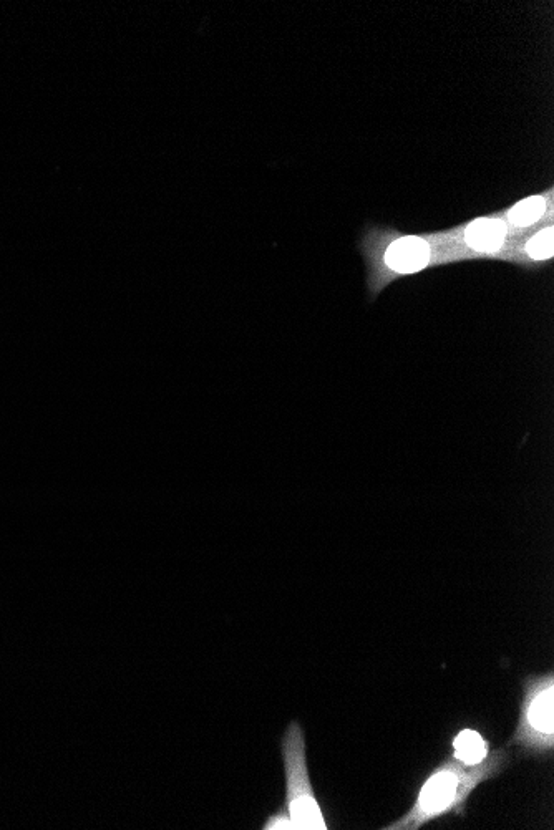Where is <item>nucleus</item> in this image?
I'll return each instance as SVG.
<instances>
[{
    "label": "nucleus",
    "instance_id": "nucleus-8",
    "mask_svg": "<svg viewBox=\"0 0 554 830\" xmlns=\"http://www.w3.org/2000/svg\"><path fill=\"white\" fill-rule=\"evenodd\" d=\"M526 252L530 254L533 259L538 261H545L551 259L554 252V234L553 229L548 227L545 231H540L535 236L531 237L528 244H526Z\"/></svg>",
    "mask_w": 554,
    "mask_h": 830
},
{
    "label": "nucleus",
    "instance_id": "nucleus-1",
    "mask_svg": "<svg viewBox=\"0 0 554 830\" xmlns=\"http://www.w3.org/2000/svg\"><path fill=\"white\" fill-rule=\"evenodd\" d=\"M508 759V753L503 749L490 751L488 758L477 766H465L457 759H448L425 781L414 807L384 829L417 830L448 814L463 816L468 797L480 784L498 776L508 766Z\"/></svg>",
    "mask_w": 554,
    "mask_h": 830
},
{
    "label": "nucleus",
    "instance_id": "nucleus-5",
    "mask_svg": "<svg viewBox=\"0 0 554 830\" xmlns=\"http://www.w3.org/2000/svg\"><path fill=\"white\" fill-rule=\"evenodd\" d=\"M506 232L508 227L501 219H477L467 227L465 241L473 251L495 252L503 246Z\"/></svg>",
    "mask_w": 554,
    "mask_h": 830
},
{
    "label": "nucleus",
    "instance_id": "nucleus-3",
    "mask_svg": "<svg viewBox=\"0 0 554 830\" xmlns=\"http://www.w3.org/2000/svg\"><path fill=\"white\" fill-rule=\"evenodd\" d=\"M513 743L528 753H551L554 748L553 673L533 676L525 683V700Z\"/></svg>",
    "mask_w": 554,
    "mask_h": 830
},
{
    "label": "nucleus",
    "instance_id": "nucleus-2",
    "mask_svg": "<svg viewBox=\"0 0 554 830\" xmlns=\"http://www.w3.org/2000/svg\"><path fill=\"white\" fill-rule=\"evenodd\" d=\"M282 759L286 769L287 816L292 826L294 829L326 830L327 824L307 771L304 733L296 721L289 724L282 738Z\"/></svg>",
    "mask_w": 554,
    "mask_h": 830
},
{
    "label": "nucleus",
    "instance_id": "nucleus-7",
    "mask_svg": "<svg viewBox=\"0 0 554 830\" xmlns=\"http://www.w3.org/2000/svg\"><path fill=\"white\" fill-rule=\"evenodd\" d=\"M545 211L546 199L543 196H533L516 204L510 211V219L515 226H531L545 214Z\"/></svg>",
    "mask_w": 554,
    "mask_h": 830
},
{
    "label": "nucleus",
    "instance_id": "nucleus-6",
    "mask_svg": "<svg viewBox=\"0 0 554 830\" xmlns=\"http://www.w3.org/2000/svg\"><path fill=\"white\" fill-rule=\"evenodd\" d=\"M490 743L473 729H463L453 739V759L465 766H477L488 758Z\"/></svg>",
    "mask_w": 554,
    "mask_h": 830
},
{
    "label": "nucleus",
    "instance_id": "nucleus-4",
    "mask_svg": "<svg viewBox=\"0 0 554 830\" xmlns=\"http://www.w3.org/2000/svg\"><path fill=\"white\" fill-rule=\"evenodd\" d=\"M385 264L400 274L422 271L430 261V247L420 237H402L390 244L385 252Z\"/></svg>",
    "mask_w": 554,
    "mask_h": 830
},
{
    "label": "nucleus",
    "instance_id": "nucleus-9",
    "mask_svg": "<svg viewBox=\"0 0 554 830\" xmlns=\"http://www.w3.org/2000/svg\"><path fill=\"white\" fill-rule=\"evenodd\" d=\"M264 829H294V826H292L289 816L284 819V816L279 814V816H274L273 819H271V821L264 826Z\"/></svg>",
    "mask_w": 554,
    "mask_h": 830
}]
</instances>
